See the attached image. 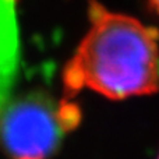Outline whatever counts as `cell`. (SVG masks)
Wrapping results in <instances>:
<instances>
[{
  "label": "cell",
  "instance_id": "277c9868",
  "mask_svg": "<svg viewBox=\"0 0 159 159\" xmlns=\"http://www.w3.org/2000/svg\"><path fill=\"white\" fill-rule=\"evenodd\" d=\"M145 3L149 6L152 11H155L159 16V0H145Z\"/></svg>",
  "mask_w": 159,
  "mask_h": 159
},
{
  "label": "cell",
  "instance_id": "7a4b0ae2",
  "mask_svg": "<svg viewBox=\"0 0 159 159\" xmlns=\"http://www.w3.org/2000/svg\"><path fill=\"white\" fill-rule=\"evenodd\" d=\"M81 112L67 99L42 92L8 98L0 106V149L7 159H52Z\"/></svg>",
  "mask_w": 159,
  "mask_h": 159
},
{
  "label": "cell",
  "instance_id": "6da1fadb",
  "mask_svg": "<svg viewBox=\"0 0 159 159\" xmlns=\"http://www.w3.org/2000/svg\"><path fill=\"white\" fill-rule=\"evenodd\" d=\"M89 28L63 69L66 96L91 89L121 101L159 91V31L98 0L88 3Z\"/></svg>",
  "mask_w": 159,
  "mask_h": 159
},
{
  "label": "cell",
  "instance_id": "5b68a950",
  "mask_svg": "<svg viewBox=\"0 0 159 159\" xmlns=\"http://www.w3.org/2000/svg\"><path fill=\"white\" fill-rule=\"evenodd\" d=\"M157 159H159V154H158V157H157Z\"/></svg>",
  "mask_w": 159,
  "mask_h": 159
},
{
  "label": "cell",
  "instance_id": "3957f363",
  "mask_svg": "<svg viewBox=\"0 0 159 159\" xmlns=\"http://www.w3.org/2000/svg\"><path fill=\"white\" fill-rule=\"evenodd\" d=\"M16 0H0V106L10 98L18 53Z\"/></svg>",
  "mask_w": 159,
  "mask_h": 159
}]
</instances>
